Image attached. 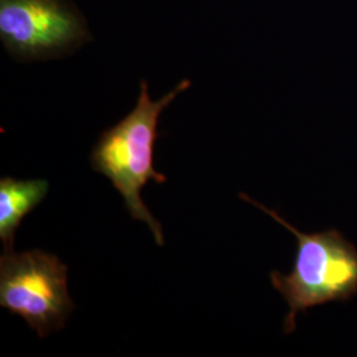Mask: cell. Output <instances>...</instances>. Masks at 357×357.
I'll return each instance as SVG.
<instances>
[{"label":"cell","instance_id":"5b68a950","mask_svg":"<svg viewBox=\"0 0 357 357\" xmlns=\"http://www.w3.org/2000/svg\"><path fill=\"white\" fill-rule=\"evenodd\" d=\"M48 191L50 183L44 178H0V240L4 252H13L16 230L23 218L45 199Z\"/></svg>","mask_w":357,"mask_h":357},{"label":"cell","instance_id":"3957f363","mask_svg":"<svg viewBox=\"0 0 357 357\" xmlns=\"http://www.w3.org/2000/svg\"><path fill=\"white\" fill-rule=\"evenodd\" d=\"M0 306L26 320L38 337L60 331L76 308L68 268L43 250L4 252L0 258Z\"/></svg>","mask_w":357,"mask_h":357},{"label":"cell","instance_id":"7a4b0ae2","mask_svg":"<svg viewBox=\"0 0 357 357\" xmlns=\"http://www.w3.org/2000/svg\"><path fill=\"white\" fill-rule=\"evenodd\" d=\"M238 197L264 211L296 238V255L290 274L270 273L273 287L289 306L283 321L286 335L296 330V315L310 308L335 302L347 303L357 295V248L336 228L317 233L296 229L274 209H268L245 193Z\"/></svg>","mask_w":357,"mask_h":357},{"label":"cell","instance_id":"277c9868","mask_svg":"<svg viewBox=\"0 0 357 357\" xmlns=\"http://www.w3.org/2000/svg\"><path fill=\"white\" fill-rule=\"evenodd\" d=\"M0 40L24 63L72 54L93 36L72 0H0Z\"/></svg>","mask_w":357,"mask_h":357},{"label":"cell","instance_id":"6da1fadb","mask_svg":"<svg viewBox=\"0 0 357 357\" xmlns=\"http://www.w3.org/2000/svg\"><path fill=\"white\" fill-rule=\"evenodd\" d=\"M190 86L191 81L183 79L165 97L153 101L146 79H142L135 107L113 128L103 131L90 153L91 168L112 181L131 218L149 225L158 246L166 243L165 234L160 222L144 204L142 188L151 180L156 184L167 181L166 175L153 167L155 143L160 137L158 123L166 107Z\"/></svg>","mask_w":357,"mask_h":357}]
</instances>
